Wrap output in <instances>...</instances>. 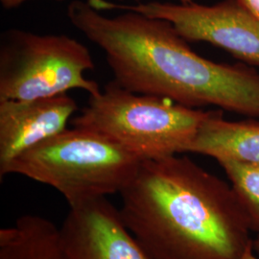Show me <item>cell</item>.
Here are the masks:
<instances>
[{"instance_id": "obj_11", "label": "cell", "mask_w": 259, "mask_h": 259, "mask_svg": "<svg viewBox=\"0 0 259 259\" xmlns=\"http://www.w3.org/2000/svg\"><path fill=\"white\" fill-rule=\"evenodd\" d=\"M246 213L252 233H259V163L219 162Z\"/></svg>"}, {"instance_id": "obj_3", "label": "cell", "mask_w": 259, "mask_h": 259, "mask_svg": "<svg viewBox=\"0 0 259 259\" xmlns=\"http://www.w3.org/2000/svg\"><path fill=\"white\" fill-rule=\"evenodd\" d=\"M142 160L111 139L89 130L65 129L13 159L0 170L55 188L69 207L121 193Z\"/></svg>"}, {"instance_id": "obj_15", "label": "cell", "mask_w": 259, "mask_h": 259, "mask_svg": "<svg viewBox=\"0 0 259 259\" xmlns=\"http://www.w3.org/2000/svg\"><path fill=\"white\" fill-rule=\"evenodd\" d=\"M253 250L259 256V233L253 237Z\"/></svg>"}, {"instance_id": "obj_16", "label": "cell", "mask_w": 259, "mask_h": 259, "mask_svg": "<svg viewBox=\"0 0 259 259\" xmlns=\"http://www.w3.org/2000/svg\"><path fill=\"white\" fill-rule=\"evenodd\" d=\"M136 1H139V0H136ZM180 3H191V2H193V0H178Z\"/></svg>"}, {"instance_id": "obj_2", "label": "cell", "mask_w": 259, "mask_h": 259, "mask_svg": "<svg viewBox=\"0 0 259 259\" xmlns=\"http://www.w3.org/2000/svg\"><path fill=\"white\" fill-rule=\"evenodd\" d=\"M120 194L122 221L154 259H240L253 246L231 185L187 157L142 160Z\"/></svg>"}, {"instance_id": "obj_9", "label": "cell", "mask_w": 259, "mask_h": 259, "mask_svg": "<svg viewBox=\"0 0 259 259\" xmlns=\"http://www.w3.org/2000/svg\"><path fill=\"white\" fill-rule=\"evenodd\" d=\"M187 153L213 157L218 163H259V118L226 120L222 110L212 111L198 131Z\"/></svg>"}, {"instance_id": "obj_7", "label": "cell", "mask_w": 259, "mask_h": 259, "mask_svg": "<svg viewBox=\"0 0 259 259\" xmlns=\"http://www.w3.org/2000/svg\"><path fill=\"white\" fill-rule=\"evenodd\" d=\"M61 235L64 259H154L107 198L70 207Z\"/></svg>"}, {"instance_id": "obj_14", "label": "cell", "mask_w": 259, "mask_h": 259, "mask_svg": "<svg viewBox=\"0 0 259 259\" xmlns=\"http://www.w3.org/2000/svg\"><path fill=\"white\" fill-rule=\"evenodd\" d=\"M240 259H259V256L254 252L252 246L246 250V252L241 256Z\"/></svg>"}, {"instance_id": "obj_1", "label": "cell", "mask_w": 259, "mask_h": 259, "mask_svg": "<svg viewBox=\"0 0 259 259\" xmlns=\"http://www.w3.org/2000/svg\"><path fill=\"white\" fill-rule=\"evenodd\" d=\"M66 15L105 52L114 81L123 89L188 108L215 106L259 118L258 72L198 55L169 21L133 11L106 17L83 0H73Z\"/></svg>"}, {"instance_id": "obj_12", "label": "cell", "mask_w": 259, "mask_h": 259, "mask_svg": "<svg viewBox=\"0 0 259 259\" xmlns=\"http://www.w3.org/2000/svg\"><path fill=\"white\" fill-rule=\"evenodd\" d=\"M241 4L259 21V0H239Z\"/></svg>"}, {"instance_id": "obj_10", "label": "cell", "mask_w": 259, "mask_h": 259, "mask_svg": "<svg viewBox=\"0 0 259 259\" xmlns=\"http://www.w3.org/2000/svg\"><path fill=\"white\" fill-rule=\"evenodd\" d=\"M0 259H64L61 228L38 215H23L0 230Z\"/></svg>"}, {"instance_id": "obj_4", "label": "cell", "mask_w": 259, "mask_h": 259, "mask_svg": "<svg viewBox=\"0 0 259 259\" xmlns=\"http://www.w3.org/2000/svg\"><path fill=\"white\" fill-rule=\"evenodd\" d=\"M211 113L130 92L113 80L90 97L72 125L111 139L141 160H148L187 153Z\"/></svg>"}, {"instance_id": "obj_6", "label": "cell", "mask_w": 259, "mask_h": 259, "mask_svg": "<svg viewBox=\"0 0 259 259\" xmlns=\"http://www.w3.org/2000/svg\"><path fill=\"white\" fill-rule=\"evenodd\" d=\"M94 9L133 11L169 21L187 41H203L220 47L236 59L259 66V21L239 0H222L213 5L148 2L137 5L88 0Z\"/></svg>"}, {"instance_id": "obj_5", "label": "cell", "mask_w": 259, "mask_h": 259, "mask_svg": "<svg viewBox=\"0 0 259 259\" xmlns=\"http://www.w3.org/2000/svg\"><path fill=\"white\" fill-rule=\"evenodd\" d=\"M94 68L90 50L66 35L9 29L0 39V101L31 100L83 90L101 92L84 77Z\"/></svg>"}, {"instance_id": "obj_13", "label": "cell", "mask_w": 259, "mask_h": 259, "mask_svg": "<svg viewBox=\"0 0 259 259\" xmlns=\"http://www.w3.org/2000/svg\"><path fill=\"white\" fill-rule=\"evenodd\" d=\"M25 1H28V0H0L2 7L6 10L18 8ZM55 1H64V0H55Z\"/></svg>"}, {"instance_id": "obj_8", "label": "cell", "mask_w": 259, "mask_h": 259, "mask_svg": "<svg viewBox=\"0 0 259 259\" xmlns=\"http://www.w3.org/2000/svg\"><path fill=\"white\" fill-rule=\"evenodd\" d=\"M77 110V103L66 93L0 101V170L25 151L67 129Z\"/></svg>"}]
</instances>
